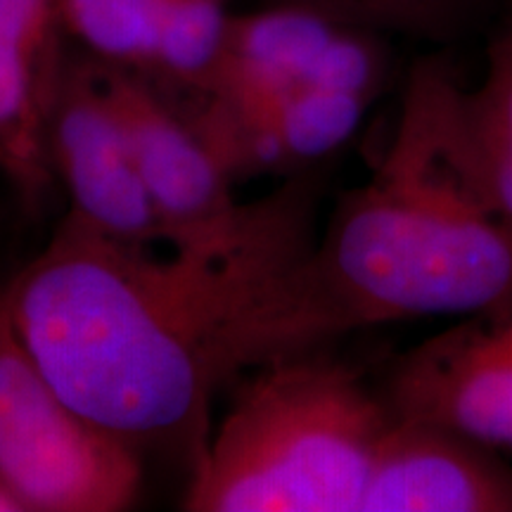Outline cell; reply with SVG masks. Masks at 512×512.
<instances>
[{
    "instance_id": "10",
    "label": "cell",
    "mask_w": 512,
    "mask_h": 512,
    "mask_svg": "<svg viewBox=\"0 0 512 512\" xmlns=\"http://www.w3.org/2000/svg\"><path fill=\"white\" fill-rule=\"evenodd\" d=\"M361 512H512V467L482 441L394 415Z\"/></svg>"
},
{
    "instance_id": "2",
    "label": "cell",
    "mask_w": 512,
    "mask_h": 512,
    "mask_svg": "<svg viewBox=\"0 0 512 512\" xmlns=\"http://www.w3.org/2000/svg\"><path fill=\"white\" fill-rule=\"evenodd\" d=\"M512 302V223L389 145L320 238L271 280L223 349L245 370L396 320L477 316Z\"/></svg>"
},
{
    "instance_id": "12",
    "label": "cell",
    "mask_w": 512,
    "mask_h": 512,
    "mask_svg": "<svg viewBox=\"0 0 512 512\" xmlns=\"http://www.w3.org/2000/svg\"><path fill=\"white\" fill-rule=\"evenodd\" d=\"M230 17L228 0H164L150 57L138 74L169 95L195 93L221 53Z\"/></svg>"
},
{
    "instance_id": "5",
    "label": "cell",
    "mask_w": 512,
    "mask_h": 512,
    "mask_svg": "<svg viewBox=\"0 0 512 512\" xmlns=\"http://www.w3.org/2000/svg\"><path fill=\"white\" fill-rule=\"evenodd\" d=\"M100 64L140 176L162 221L166 247L226 254L252 240L273 219L283 190L259 202L235 200V183L174 98L143 74Z\"/></svg>"
},
{
    "instance_id": "9",
    "label": "cell",
    "mask_w": 512,
    "mask_h": 512,
    "mask_svg": "<svg viewBox=\"0 0 512 512\" xmlns=\"http://www.w3.org/2000/svg\"><path fill=\"white\" fill-rule=\"evenodd\" d=\"M67 41L62 0H0V174L31 209L55 183L48 131Z\"/></svg>"
},
{
    "instance_id": "14",
    "label": "cell",
    "mask_w": 512,
    "mask_h": 512,
    "mask_svg": "<svg viewBox=\"0 0 512 512\" xmlns=\"http://www.w3.org/2000/svg\"><path fill=\"white\" fill-rule=\"evenodd\" d=\"M463 100L479 124L512 138V38L496 48L482 91L463 95Z\"/></svg>"
},
{
    "instance_id": "1",
    "label": "cell",
    "mask_w": 512,
    "mask_h": 512,
    "mask_svg": "<svg viewBox=\"0 0 512 512\" xmlns=\"http://www.w3.org/2000/svg\"><path fill=\"white\" fill-rule=\"evenodd\" d=\"M316 190L283 188L252 240L226 254L126 245L64 216L5 287L12 323L64 399L143 456L188 467L228 384L223 349L242 313L316 233Z\"/></svg>"
},
{
    "instance_id": "4",
    "label": "cell",
    "mask_w": 512,
    "mask_h": 512,
    "mask_svg": "<svg viewBox=\"0 0 512 512\" xmlns=\"http://www.w3.org/2000/svg\"><path fill=\"white\" fill-rule=\"evenodd\" d=\"M0 479L22 512H121L143 456L83 415L29 354L0 294Z\"/></svg>"
},
{
    "instance_id": "8",
    "label": "cell",
    "mask_w": 512,
    "mask_h": 512,
    "mask_svg": "<svg viewBox=\"0 0 512 512\" xmlns=\"http://www.w3.org/2000/svg\"><path fill=\"white\" fill-rule=\"evenodd\" d=\"M171 98V95H169ZM233 183L320 162L354 136L366 98L299 88L264 102L174 98Z\"/></svg>"
},
{
    "instance_id": "7",
    "label": "cell",
    "mask_w": 512,
    "mask_h": 512,
    "mask_svg": "<svg viewBox=\"0 0 512 512\" xmlns=\"http://www.w3.org/2000/svg\"><path fill=\"white\" fill-rule=\"evenodd\" d=\"M387 406L496 451H512V302L467 316L399 358Z\"/></svg>"
},
{
    "instance_id": "13",
    "label": "cell",
    "mask_w": 512,
    "mask_h": 512,
    "mask_svg": "<svg viewBox=\"0 0 512 512\" xmlns=\"http://www.w3.org/2000/svg\"><path fill=\"white\" fill-rule=\"evenodd\" d=\"M164 0H62L69 41L112 67L143 72Z\"/></svg>"
},
{
    "instance_id": "6",
    "label": "cell",
    "mask_w": 512,
    "mask_h": 512,
    "mask_svg": "<svg viewBox=\"0 0 512 512\" xmlns=\"http://www.w3.org/2000/svg\"><path fill=\"white\" fill-rule=\"evenodd\" d=\"M50 169L69 197V214L105 238L166 247V235L140 176L131 140L110 98L105 69L69 53L48 131Z\"/></svg>"
},
{
    "instance_id": "11",
    "label": "cell",
    "mask_w": 512,
    "mask_h": 512,
    "mask_svg": "<svg viewBox=\"0 0 512 512\" xmlns=\"http://www.w3.org/2000/svg\"><path fill=\"white\" fill-rule=\"evenodd\" d=\"M337 34L330 19L306 8L230 17L221 53L207 79L195 93L181 98L247 105L313 88L320 57Z\"/></svg>"
},
{
    "instance_id": "15",
    "label": "cell",
    "mask_w": 512,
    "mask_h": 512,
    "mask_svg": "<svg viewBox=\"0 0 512 512\" xmlns=\"http://www.w3.org/2000/svg\"><path fill=\"white\" fill-rule=\"evenodd\" d=\"M0 512H22L19 503L15 501V496H12L8 486L3 484V479H0Z\"/></svg>"
},
{
    "instance_id": "3",
    "label": "cell",
    "mask_w": 512,
    "mask_h": 512,
    "mask_svg": "<svg viewBox=\"0 0 512 512\" xmlns=\"http://www.w3.org/2000/svg\"><path fill=\"white\" fill-rule=\"evenodd\" d=\"M188 467V512H361L392 411L316 351L252 368Z\"/></svg>"
}]
</instances>
